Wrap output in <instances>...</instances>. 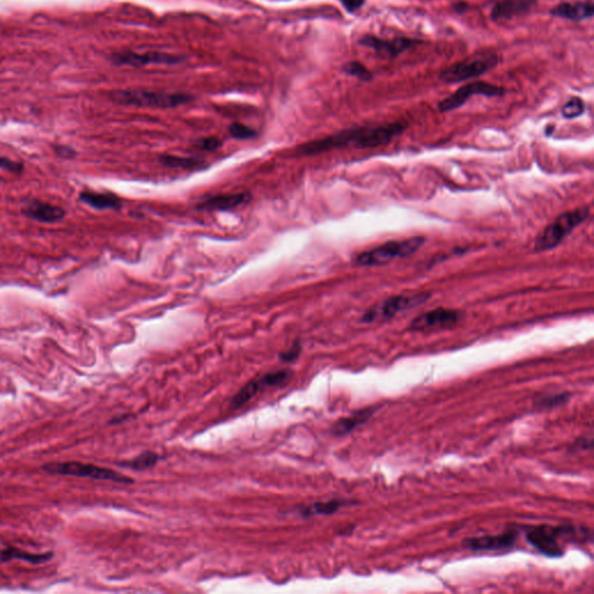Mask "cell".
Wrapping results in <instances>:
<instances>
[{"label":"cell","instance_id":"30bf717a","mask_svg":"<svg viewBox=\"0 0 594 594\" xmlns=\"http://www.w3.org/2000/svg\"><path fill=\"white\" fill-rule=\"evenodd\" d=\"M359 46L374 50L375 53L382 57L396 58L408 50L412 49L415 47L419 46L423 43L422 40L406 38V36H399L395 39H380L378 36L364 35L359 41Z\"/></svg>","mask_w":594,"mask_h":594},{"label":"cell","instance_id":"5b68a950","mask_svg":"<svg viewBox=\"0 0 594 594\" xmlns=\"http://www.w3.org/2000/svg\"><path fill=\"white\" fill-rule=\"evenodd\" d=\"M111 97L114 102L121 105L154 109H172L187 104L192 99L189 95L179 93H161L143 90H121L113 92Z\"/></svg>","mask_w":594,"mask_h":594},{"label":"cell","instance_id":"4fadbf2b","mask_svg":"<svg viewBox=\"0 0 594 594\" xmlns=\"http://www.w3.org/2000/svg\"><path fill=\"white\" fill-rule=\"evenodd\" d=\"M517 538H519L517 531H507L501 534L467 538L462 545L465 549H470L475 552H496V550L513 548L514 545L517 543Z\"/></svg>","mask_w":594,"mask_h":594},{"label":"cell","instance_id":"603a6c76","mask_svg":"<svg viewBox=\"0 0 594 594\" xmlns=\"http://www.w3.org/2000/svg\"><path fill=\"white\" fill-rule=\"evenodd\" d=\"M343 72H345L347 76L357 78L359 81H364V83H369L374 78L373 72L358 61H352V62L345 64L343 67Z\"/></svg>","mask_w":594,"mask_h":594},{"label":"cell","instance_id":"7c38bea8","mask_svg":"<svg viewBox=\"0 0 594 594\" xmlns=\"http://www.w3.org/2000/svg\"><path fill=\"white\" fill-rule=\"evenodd\" d=\"M463 314L453 309L438 308L425 312L413 319L410 329L412 331H425V330L444 329L456 324L461 321Z\"/></svg>","mask_w":594,"mask_h":594},{"label":"cell","instance_id":"ba28073f","mask_svg":"<svg viewBox=\"0 0 594 594\" xmlns=\"http://www.w3.org/2000/svg\"><path fill=\"white\" fill-rule=\"evenodd\" d=\"M505 93L506 90L498 85L491 84L488 81H472L468 84L462 85L461 88H458L453 95L441 100L438 105V109L441 113L451 112L462 107L474 95H484L488 98H495V97L500 98L504 97Z\"/></svg>","mask_w":594,"mask_h":594},{"label":"cell","instance_id":"ac0fdd59","mask_svg":"<svg viewBox=\"0 0 594 594\" xmlns=\"http://www.w3.org/2000/svg\"><path fill=\"white\" fill-rule=\"evenodd\" d=\"M375 411H376L375 408H367V409L359 410L357 412H354L352 416L338 420L333 425L332 433L337 437H343V435L351 433L358 426L366 423L374 415Z\"/></svg>","mask_w":594,"mask_h":594},{"label":"cell","instance_id":"484cf974","mask_svg":"<svg viewBox=\"0 0 594 594\" xmlns=\"http://www.w3.org/2000/svg\"><path fill=\"white\" fill-rule=\"evenodd\" d=\"M570 392H561V394H555V395H545L543 397H540L538 399H535V406L538 408H557V406H563L569 401Z\"/></svg>","mask_w":594,"mask_h":594},{"label":"cell","instance_id":"9a60e30c","mask_svg":"<svg viewBox=\"0 0 594 594\" xmlns=\"http://www.w3.org/2000/svg\"><path fill=\"white\" fill-rule=\"evenodd\" d=\"M550 15L556 18L564 19L572 22H583L593 18L594 4L592 0L587 1H563L550 10Z\"/></svg>","mask_w":594,"mask_h":594},{"label":"cell","instance_id":"d4e9b609","mask_svg":"<svg viewBox=\"0 0 594 594\" xmlns=\"http://www.w3.org/2000/svg\"><path fill=\"white\" fill-rule=\"evenodd\" d=\"M159 460V456L154 451H144L140 456L134 458L133 461L127 462V467L136 469V470H144V469L152 468Z\"/></svg>","mask_w":594,"mask_h":594},{"label":"cell","instance_id":"9c48e42d","mask_svg":"<svg viewBox=\"0 0 594 594\" xmlns=\"http://www.w3.org/2000/svg\"><path fill=\"white\" fill-rule=\"evenodd\" d=\"M430 294L420 293L416 295H397V296L390 297L388 300H385L383 305H380L378 308L366 312L362 321L374 322L376 319H392L399 312L423 305L424 302L430 298Z\"/></svg>","mask_w":594,"mask_h":594},{"label":"cell","instance_id":"6da1fadb","mask_svg":"<svg viewBox=\"0 0 594 594\" xmlns=\"http://www.w3.org/2000/svg\"><path fill=\"white\" fill-rule=\"evenodd\" d=\"M406 122L385 123L378 126L358 127L343 130L340 133L314 141L300 147L301 154H316L324 151L354 147L358 149H374L390 143L406 129Z\"/></svg>","mask_w":594,"mask_h":594},{"label":"cell","instance_id":"83f0119b","mask_svg":"<svg viewBox=\"0 0 594 594\" xmlns=\"http://www.w3.org/2000/svg\"><path fill=\"white\" fill-rule=\"evenodd\" d=\"M229 131H230L231 136L238 138V140H248V138L255 136V130L244 126V125H241V123H232L229 128Z\"/></svg>","mask_w":594,"mask_h":594},{"label":"cell","instance_id":"277c9868","mask_svg":"<svg viewBox=\"0 0 594 594\" xmlns=\"http://www.w3.org/2000/svg\"><path fill=\"white\" fill-rule=\"evenodd\" d=\"M590 215L588 207L566 211L559 215L550 225L545 227L535 243L536 251H547L556 248L559 243L571 234L578 225L586 220Z\"/></svg>","mask_w":594,"mask_h":594},{"label":"cell","instance_id":"d6a6232c","mask_svg":"<svg viewBox=\"0 0 594 594\" xmlns=\"http://www.w3.org/2000/svg\"><path fill=\"white\" fill-rule=\"evenodd\" d=\"M220 141L215 137H208L201 142V147L207 151L216 150L217 147H220Z\"/></svg>","mask_w":594,"mask_h":594},{"label":"cell","instance_id":"52a82bcc","mask_svg":"<svg viewBox=\"0 0 594 594\" xmlns=\"http://www.w3.org/2000/svg\"><path fill=\"white\" fill-rule=\"evenodd\" d=\"M43 470L49 474L56 475L74 476L84 479H100V481H112L116 483L131 484L133 479L114 472L112 469L102 468L98 465L81 463V462H57L43 465Z\"/></svg>","mask_w":594,"mask_h":594},{"label":"cell","instance_id":"f1b7e54d","mask_svg":"<svg viewBox=\"0 0 594 594\" xmlns=\"http://www.w3.org/2000/svg\"><path fill=\"white\" fill-rule=\"evenodd\" d=\"M0 168L15 175H20L24 171V164L22 161H13L8 157H0Z\"/></svg>","mask_w":594,"mask_h":594},{"label":"cell","instance_id":"44dd1931","mask_svg":"<svg viewBox=\"0 0 594 594\" xmlns=\"http://www.w3.org/2000/svg\"><path fill=\"white\" fill-rule=\"evenodd\" d=\"M53 557L51 552L48 554H32V552H22L17 548H8L5 550H0V561L1 562H8L11 559H20L25 562L32 563V564H41V563L47 562Z\"/></svg>","mask_w":594,"mask_h":594},{"label":"cell","instance_id":"e0dca14e","mask_svg":"<svg viewBox=\"0 0 594 594\" xmlns=\"http://www.w3.org/2000/svg\"><path fill=\"white\" fill-rule=\"evenodd\" d=\"M22 211L26 217L41 223H56L65 216V210L62 207L41 202L39 200L27 202L26 206L22 207Z\"/></svg>","mask_w":594,"mask_h":594},{"label":"cell","instance_id":"3957f363","mask_svg":"<svg viewBox=\"0 0 594 594\" xmlns=\"http://www.w3.org/2000/svg\"><path fill=\"white\" fill-rule=\"evenodd\" d=\"M426 239L413 237L404 241H392L358 255L354 262L358 266H381L397 258H406L423 246Z\"/></svg>","mask_w":594,"mask_h":594},{"label":"cell","instance_id":"5bb4252c","mask_svg":"<svg viewBox=\"0 0 594 594\" xmlns=\"http://www.w3.org/2000/svg\"><path fill=\"white\" fill-rule=\"evenodd\" d=\"M114 62L120 65L129 67H145L147 64H175L182 62V57L164 53H144L138 54L134 51H123L115 54Z\"/></svg>","mask_w":594,"mask_h":594},{"label":"cell","instance_id":"ffe728a7","mask_svg":"<svg viewBox=\"0 0 594 594\" xmlns=\"http://www.w3.org/2000/svg\"><path fill=\"white\" fill-rule=\"evenodd\" d=\"M248 199V194L245 193H237V194H222V195L214 196L206 200L204 202L199 204L201 210H227L236 208L246 202Z\"/></svg>","mask_w":594,"mask_h":594},{"label":"cell","instance_id":"7a4b0ae2","mask_svg":"<svg viewBox=\"0 0 594 594\" xmlns=\"http://www.w3.org/2000/svg\"><path fill=\"white\" fill-rule=\"evenodd\" d=\"M499 62L498 54L492 50H481L444 69L439 74V79L448 85L463 83L485 74L495 69Z\"/></svg>","mask_w":594,"mask_h":594},{"label":"cell","instance_id":"4dcf8cb0","mask_svg":"<svg viewBox=\"0 0 594 594\" xmlns=\"http://www.w3.org/2000/svg\"><path fill=\"white\" fill-rule=\"evenodd\" d=\"M340 3L348 13H354L366 4V0H340Z\"/></svg>","mask_w":594,"mask_h":594},{"label":"cell","instance_id":"f546056e","mask_svg":"<svg viewBox=\"0 0 594 594\" xmlns=\"http://www.w3.org/2000/svg\"><path fill=\"white\" fill-rule=\"evenodd\" d=\"M300 353H301V344L296 342V343L294 344L293 346L290 347L289 350L280 354V359L283 362H291V361L296 360L297 358L300 357Z\"/></svg>","mask_w":594,"mask_h":594},{"label":"cell","instance_id":"8992f818","mask_svg":"<svg viewBox=\"0 0 594 594\" xmlns=\"http://www.w3.org/2000/svg\"><path fill=\"white\" fill-rule=\"evenodd\" d=\"M578 531L573 526H538L531 528L527 533V541L543 555L559 557L564 554L561 540L573 538L576 540Z\"/></svg>","mask_w":594,"mask_h":594},{"label":"cell","instance_id":"1f68e13d","mask_svg":"<svg viewBox=\"0 0 594 594\" xmlns=\"http://www.w3.org/2000/svg\"><path fill=\"white\" fill-rule=\"evenodd\" d=\"M55 152L58 157L64 158V159H71V158L76 157V154H77L72 147H67V145H56Z\"/></svg>","mask_w":594,"mask_h":594},{"label":"cell","instance_id":"4316f807","mask_svg":"<svg viewBox=\"0 0 594 594\" xmlns=\"http://www.w3.org/2000/svg\"><path fill=\"white\" fill-rule=\"evenodd\" d=\"M161 161L171 168H193L199 166L200 161L192 158L175 157V156H164Z\"/></svg>","mask_w":594,"mask_h":594},{"label":"cell","instance_id":"2e32d148","mask_svg":"<svg viewBox=\"0 0 594 594\" xmlns=\"http://www.w3.org/2000/svg\"><path fill=\"white\" fill-rule=\"evenodd\" d=\"M536 4L538 0H498L491 8L490 18L493 22L511 20L527 15Z\"/></svg>","mask_w":594,"mask_h":594},{"label":"cell","instance_id":"8fae6325","mask_svg":"<svg viewBox=\"0 0 594 594\" xmlns=\"http://www.w3.org/2000/svg\"><path fill=\"white\" fill-rule=\"evenodd\" d=\"M291 375L293 374L290 371H275V373H269V374L265 375L258 380L248 382V385L243 387L241 392H238L237 395L232 399L231 408L239 409L241 406L246 404L253 396L257 395L262 389L284 385L289 381Z\"/></svg>","mask_w":594,"mask_h":594},{"label":"cell","instance_id":"d6986e66","mask_svg":"<svg viewBox=\"0 0 594 594\" xmlns=\"http://www.w3.org/2000/svg\"><path fill=\"white\" fill-rule=\"evenodd\" d=\"M81 202L86 203L97 210L120 209L122 203L118 196L112 193L81 192L79 195Z\"/></svg>","mask_w":594,"mask_h":594},{"label":"cell","instance_id":"836d02e7","mask_svg":"<svg viewBox=\"0 0 594 594\" xmlns=\"http://www.w3.org/2000/svg\"><path fill=\"white\" fill-rule=\"evenodd\" d=\"M451 8H453V11H454L456 15H465L467 12L470 11L472 6H470L468 3H465V1H458V3L453 4Z\"/></svg>","mask_w":594,"mask_h":594},{"label":"cell","instance_id":"7402d4cb","mask_svg":"<svg viewBox=\"0 0 594 594\" xmlns=\"http://www.w3.org/2000/svg\"><path fill=\"white\" fill-rule=\"evenodd\" d=\"M351 501L347 500H330V501H324V503H315L310 506L302 508V514L305 517H310L315 514H333L336 513L337 511H339L342 507L351 505Z\"/></svg>","mask_w":594,"mask_h":594},{"label":"cell","instance_id":"cb8c5ba5","mask_svg":"<svg viewBox=\"0 0 594 594\" xmlns=\"http://www.w3.org/2000/svg\"><path fill=\"white\" fill-rule=\"evenodd\" d=\"M585 112V102L579 97H572L564 104L561 114L564 119L572 120L583 115Z\"/></svg>","mask_w":594,"mask_h":594}]
</instances>
